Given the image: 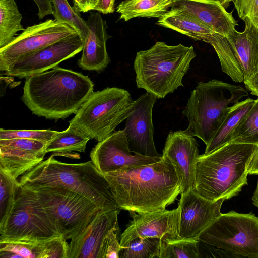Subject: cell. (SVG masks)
Instances as JSON below:
<instances>
[{
	"instance_id": "obj_18",
	"label": "cell",
	"mask_w": 258,
	"mask_h": 258,
	"mask_svg": "<svg viewBox=\"0 0 258 258\" xmlns=\"http://www.w3.org/2000/svg\"><path fill=\"white\" fill-rule=\"evenodd\" d=\"M120 209H99L91 222L68 244V258H103V245L107 234L118 225Z\"/></svg>"
},
{
	"instance_id": "obj_29",
	"label": "cell",
	"mask_w": 258,
	"mask_h": 258,
	"mask_svg": "<svg viewBox=\"0 0 258 258\" xmlns=\"http://www.w3.org/2000/svg\"><path fill=\"white\" fill-rule=\"evenodd\" d=\"M53 9L54 19L66 23L74 28L80 36L82 43L89 33L86 20L69 3L68 0H50Z\"/></svg>"
},
{
	"instance_id": "obj_21",
	"label": "cell",
	"mask_w": 258,
	"mask_h": 258,
	"mask_svg": "<svg viewBox=\"0 0 258 258\" xmlns=\"http://www.w3.org/2000/svg\"><path fill=\"white\" fill-rule=\"evenodd\" d=\"M171 8L194 17L226 37L238 25L232 12L219 0H173Z\"/></svg>"
},
{
	"instance_id": "obj_44",
	"label": "cell",
	"mask_w": 258,
	"mask_h": 258,
	"mask_svg": "<svg viewBox=\"0 0 258 258\" xmlns=\"http://www.w3.org/2000/svg\"><path fill=\"white\" fill-rule=\"evenodd\" d=\"M252 201L253 204L256 207H258V181L255 191L253 192Z\"/></svg>"
},
{
	"instance_id": "obj_40",
	"label": "cell",
	"mask_w": 258,
	"mask_h": 258,
	"mask_svg": "<svg viewBox=\"0 0 258 258\" xmlns=\"http://www.w3.org/2000/svg\"><path fill=\"white\" fill-rule=\"evenodd\" d=\"M115 0H97V4L93 10L100 13L107 14L114 11Z\"/></svg>"
},
{
	"instance_id": "obj_36",
	"label": "cell",
	"mask_w": 258,
	"mask_h": 258,
	"mask_svg": "<svg viewBox=\"0 0 258 258\" xmlns=\"http://www.w3.org/2000/svg\"><path fill=\"white\" fill-rule=\"evenodd\" d=\"M239 18L258 29V0H232Z\"/></svg>"
},
{
	"instance_id": "obj_22",
	"label": "cell",
	"mask_w": 258,
	"mask_h": 258,
	"mask_svg": "<svg viewBox=\"0 0 258 258\" xmlns=\"http://www.w3.org/2000/svg\"><path fill=\"white\" fill-rule=\"evenodd\" d=\"M240 64L244 80L258 68V29L249 22H245L242 32L236 29L226 37Z\"/></svg>"
},
{
	"instance_id": "obj_28",
	"label": "cell",
	"mask_w": 258,
	"mask_h": 258,
	"mask_svg": "<svg viewBox=\"0 0 258 258\" xmlns=\"http://www.w3.org/2000/svg\"><path fill=\"white\" fill-rule=\"evenodd\" d=\"M230 142L258 144V99L232 131Z\"/></svg>"
},
{
	"instance_id": "obj_33",
	"label": "cell",
	"mask_w": 258,
	"mask_h": 258,
	"mask_svg": "<svg viewBox=\"0 0 258 258\" xmlns=\"http://www.w3.org/2000/svg\"><path fill=\"white\" fill-rule=\"evenodd\" d=\"M40 242H0V257L39 258Z\"/></svg>"
},
{
	"instance_id": "obj_2",
	"label": "cell",
	"mask_w": 258,
	"mask_h": 258,
	"mask_svg": "<svg viewBox=\"0 0 258 258\" xmlns=\"http://www.w3.org/2000/svg\"><path fill=\"white\" fill-rule=\"evenodd\" d=\"M88 76L58 66L27 77L22 100L32 112L49 119L75 114L93 92Z\"/></svg>"
},
{
	"instance_id": "obj_19",
	"label": "cell",
	"mask_w": 258,
	"mask_h": 258,
	"mask_svg": "<svg viewBox=\"0 0 258 258\" xmlns=\"http://www.w3.org/2000/svg\"><path fill=\"white\" fill-rule=\"evenodd\" d=\"M46 143L22 138L0 140V169L17 179L43 161Z\"/></svg>"
},
{
	"instance_id": "obj_11",
	"label": "cell",
	"mask_w": 258,
	"mask_h": 258,
	"mask_svg": "<svg viewBox=\"0 0 258 258\" xmlns=\"http://www.w3.org/2000/svg\"><path fill=\"white\" fill-rule=\"evenodd\" d=\"M77 33L71 26L55 19L28 26L11 43L0 48V70L5 72L18 58Z\"/></svg>"
},
{
	"instance_id": "obj_20",
	"label": "cell",
	"mask_w": 258,
	"mask_h": 258,
	"mask_svg": "<svg viewBox=\"0 0 258 258\" xmlns=\"http://www.w3.org/2000/svg\"><path fill=\"white\" fill-rule=\"evenodd\" d=\"M86 21L89 33L82 43V55L78 63L83 70L101 72L110 62L106 49V42L110 37L106 22L99 12H90Z\"/></svg>"
},
{
	"instance_id": "obj_39",
	"label": "cell",
	"mask_w": 258,
	"mask_h": 258,
	"mask_svg": "<svg viewBox=\"0 0 258 258\" xmlns=\"http://www.w3.org/2000/svg\"><path fill=\"white\" fill-rule=\"evenodd\" d=\"M36 4L38 12V16L40 20L48 15H53V9L50 0H33Z\"/></svg>"
},
{
	"instance_id": "obj_5",
	"label": "cell",
	"mask_w": 258,
	"mask_h": 258,
	"mask_svg": "<svg viewBox=\"0 0 258 258\" xmlns=\"http://www.w3.org/2000/svg\"><path fill=\"white\" fill-rule=\"evenodd\" d=\"M196 56L192 46L169 45L157 41L150 48L138 51L134 62L138 88L163 98L179 87Z\"/></svg>"
},
{
	"instance_id": "obj_7",
	"label": "cell",
	"mask_w": 258,
	"mask_h": 258,
	"mask_svg": "<svg viewBox=\"0 0 258 258\" xmlns=\"http://www.w3.org/2000/svg\"><path fill=\"white\" fill-rule=\"evenodd\" d=\"M134 105L131 95L123 89L108 87L93 92L70 121L69 126L100 142L126 119Z\"/></svg>"
},
{
	"instance_id": "obj_15",
	"label": "cell",
	"mask_w": 258,
	"mask_h": 258,
	"mask_svg": "<svg viewBox=\"0 0 258 258\" xmlns=\"http://www.w3.org/2000/svg\"><path fill=\"white\" fill-rule=\"evenodd\" d=\"M133 220L121 234L120 244L126 246L138 237H156L163 240L180 239L179 236V209L163 210L151 212L129 211Z\"/></svg>"
},
{
	"instance_id": "obj_9",
	"label": "cell",
	"mask_w": 258,
	"mask_h": 258,
	"mask_svg": "<svg viewBox=\"0 0 258 258\" xmlns=\"http://www.w3.org/2000/svg\"><path fill=\"white\" fill-rule=\"evenodd\" d=\"M197 240L220 248L234 257L258 258V217L234 211L221 213Z\"/></svg>"
},
{
	"instance_id": "obj_31",
	"label": "cell",
	"mask_w": 258,
	"mask_h": 258,
	"mask_svg": "<svg viewBox=\"0 0 258 258\" xmlns=\"http://www.w3.org/2000/svg\"><path fill=\"white\" fill-rule=\"evenodd\" d=\"M20 185L17 179L0 169V226L3 224L11 210Z\"/></svg>"
},
{
	"instance_id": "obj_41",
	"label": "cell",
	"mask_w": 258,
	"mask_h": 258,
	"mask_svg": "<svg viewBox=\"0 0 258 258\" xmlns=\"http://www.w3.org/2000/svg\"><path fill=\"white\" fill-rule=\"evenodd\" d=\"M245 86L252 95L258 97V68L247 79L244 80Z\"/></svg>"
},
{
	"instance_id": "obj_3",
	"label": "cell",
	"mask_w": 258,
	"mask_h": 258,
	"mask_svg": "<svg viewBox=\"0 0 258 258\" xmlns=\"http://www.w3.org/2000/svg\"><path fill=\"white\" fill-rule=\"evenodd\" d=\"M257 145L229 142L199 156L195 190L211 201L236 196L247 184V168Z\"/></svg>"
},
{
	"instance_id": "obj_35",
	"label": "cell",
	"mask_w": 258,
	"mask_h": 258,
	"mask_svg": "<svg viewBox=\"0 0 258 258\" xmlns=\"http://www.w3.org/2000/svg\"><path fill=\"white\" fill-rule=\"evenodd\" d=\"M68 244L62 236L43 241L40 258H68Z\"/></svg>"
},
{
	"instance_id": "obj_43",
	"label": "cell",
	"mask_w": 258,
	"mask_h": 258,
	"mask_svg": "<svg viewBox=\"0 0 258 258\" xmlns=\"http://www.w3.org/2000/svg\"><path fill=\"white\" fill-rule=\"evenodd\" d=\"M97 4V0H81L80 12L86 13L93 10Z\"/></svg>"
},
{
	"instance_id": "obj_27",
	"label": "cell",
	"mask_w": 258,
	"mask_h": 258,
	"mask_svg": "<svg viewBox=\"0 0 258 258\" xmlns=\"http://www.w3.org/2000/svg\"><path fill=\"white\" fill-rule=\"evenodd\" d=\"M22 19L15 0H0V48L11 43L17 32L25 29Z\"/></svg>"
},
{
	"instance_id": "obj_6",
	"label": "cell",
	"mask_w": 258,
	"mask_h": 258,
	"mask_svg": "<svg viewBox=\"0 0 258 258\" xmlns=\"http://www.w3.org/2000/svg\"><path fill=\"white\" fill-rule=\"evenodd\" d=\"M248 95L240 85L212 79L199 82L191 92L183 114L189 124L185 130L207 146L215 136L231 106Z\"/></svg>"
},
{
	"instance_id": "obj_37",
	"label": "cell",
	"mask_w": 258,
	"mask_h": 258,
	"mask_svg": "<svg viewBox=\"0 0 258 258\" xmlns=\"http://www.w3.org/2000/svg\"><path fill=\"white\" fill-rule=\"evenodd\" d=\"M118 225L109 231L106 236L103 245V258H119L121 249L117 235Z\"/></svg>"
},
{
	"instance_id": "obj_25",
	"label": "cell",
	"mask_w": 258,
	"mask_h": 258,
	"mask_svg": "<svg viewBox=\"0 0 258 258\" xmlns=\"http://www.w3.org/2000/svg\"><path fill=\"white\" fill-rule=\"evenodd\" d=\"M173 0H124L117 7L119 20L128 21L137 17L160 18L171 7Z\"/></svg>"
},
{
	"instance_id": "obj_17",
	"label": "cell",
	"mask_w": 258,
	"mask_h": 258,
	"mask_svg": "<svg viewBox=\"0 0 258 258\" xmlns=\"http://www.w3.org/2000/svg\"><path fill=\"white\" fill-rule=\"evenodd\" d=\"M224 200L209 201L194 190L181 194L177 207L180 239L197 240L202 232L221 214Z\"/></svg>"
},
{
	"instance_id": "obj_23",
	"label": "cell",
	"mask_w": 258,
	"mask_h": 258,
	"mask_svg": "<svg viewBox=\"0 0 258 258\" xmlns=\"http://www.w3.org/2000/svg\"><path fill=\"white\" fill-rule=\"evenodd\" d=\"M156 24L209 44L216 33L211 27L198 19L174 9H171L159 18Z\"/></svg>"
},
{
	"instance_id": "obj_30",
	"label": "cell",
	"mask_w": 258,
	"mask_h": 258,
	"mask_svg": "<svg viewBox=\"0 0 258 258\" xmlns=\"http://www.w3.org/2000/svg\"><path fill=\"white\" fill-rule=\"evenodd\" d=\"M163 240L156 237H138L121 248L119 258H159Z\"/></svg>"
},
{
	"instance_id": "obj_34",
	"label": "cell",
	"mask_w": 258,
	"mask_h": 258,
	"mask_svg": "<svg viewBox=\"0 0 258 258\" xmlns=\"http://www.w3.org/2000/svg\"><path fill=\"white\" fill-rule=\"evenodd\" d=\"M59 132L48 130L0 129V140L22 138L37 140L47 143Z\"/></svg>"
},
{
	"instance_id": "obj_10",
	"label": "cell",
	"mask_w": 258,
	"mask_h": 258,
	"mask_svg": "<svg viewBox=\"0 0 258 258\" xmlns=\"http://www.w3.org/2000/svg\"><path fill=\"white\" fill-rule=\"evenodd\" d=\"M28 189L38 196L54 220L58 232L66 240L81 233L100 209L88 198L66 188L40 187Z\"/></svg>"
},
{
	"instance_id": "obj_42",
	"label": "cell",
	"mask_w": 258,
	"mask_h": 258,
	"mask_svg": "<svg viewBox=\"0 0 258 258\" xmlns=\"http://www.w3.org/2000/svg\"><path fill=\"white\" fill-rule=\"evenodd\" d=\"M247 172L250 175H258V144L251 156Z\"/></svg>"
},
{
	"instance_id": "obj_38",
	"label": "cell",
	"mask_w": 258,
	"mask_h": 258,
	"mask_svg": "<svg viewBox=\"0 0 258 258\" xmlns=\"http://www.w3.org/2000/svg\"><path fill=\"white\" fill-rule=\"evenodd\" d=\"M198 258L204 257H234L223 250L198 240Z\"/></svg>"
},
{
	"instance_id": "obj_26",
	"label": "cell",
	"mask_w": 258,
	"mask_h": 258,
	"mask_svg": "<svg viewBox=\"0 0 258 258\" xmlns=\"http://www.w3.org/2000/svg\"><path fill=\"white\" fill-rule=\"evenodd\" d=\"M90 137L77 129L69 126L64 131L59 132L48 141L46 145L45 151L51 152L54 156L62 155L76 158L72 152H85L86 145Z\"/></svg>"
},
{
	"instance_id": "obj_45",
	"label": "cell",
	"mask_w": 258,
	"mask_h": 258,
	"mask_svg": "<svg viewBox=\"0 0 258 258\" xmlns=\"http://www.w3.org/2000/svg\"><path fill=\"white\" fill-rule=\"evenodd\" d=\"M74 2L73 8L77 12H80L81 0H73Z\"/></svg>"
},
{
	"instance_id": "obj_1",
	"label": "cell",
	"mask_w": 258,
	"mask_h": 258,
	"mask_svg": "<svg viewBox=\"0 0 258 258\" xmlns=\"http://www.w3.org/2000/svg\"><path fill=\"white\" fill-rule=\"evenodd\" d=\"M120 209L136 213L166 209L181 194L176 171L162 156L157 162L104 175Z\"/></svg>"
},
{
	"instance_id": "obj_4",
	"label": "cell",
	"mask_w": 258,
	"mask_h": 258,
	"mask_svg": "<svg viewBox=\"0 0 258 258\" xmlns=\"http://www.w3.org/2000/svg\"><path fill=\"white\" fill-rule=\"evenodd\" d=\"M19 181L22 186L28 188H66L88 198L100 209H120L107 180L91 160L66 163L56 160L51 155L22 175Z\"/></svg>"
},
{
	"instance_id": "obj_47",
	"label": "cell",
	"mask_w": 258,
	"mask_h": 258,
	"mask_svg": "<svg viewBox=\"0 0 258 258\" xmlns=\"http://www.w3.org/2000/svg\"><path fill=\"white\" fill-rule=\"evenodd\" d=\"M219 1H220V0H219Z\"/></svg>"
},
{
	"instance_id": "obj_8",
	"label": "cell",
	"mask_w": 258,
	"mask_h": 258,
	"mask_svg": "<svg viewBox=\"0 0 258 258\" xmlns=\"http://www.w3.org/2000/svg\"><path fill=\"white\" fill-rule=\"evenodd\" d=\"M59 236L54 220L38 196L20 185L6 219L0 226V242H39Z\"/></svg>"
},
{
	"instance_id": "obj_14",
	"label": "cell",
	"mask_w": 258,
	"mask_h": 258,
	"mask_svg": "<svg viewBox=\"0 0 258 258\" xmlns=\"http://www.w3.org/2000/svg\"><path fill=\"white\" fill-rule=\"evenodd\" d=\"M157 97L146 92L134 101L133 111L126 118L123 129L130 151L135 154L151 157H161L154 141L152 110Z\"/></svg>"
},
{
	"instance_id": "obj_16",
	"label": "cell",
	"mask_w": 258,
	"mask_h": 258,
	"mask_svg": "<svg viewBox=\"0 0 258 258\" xmlns=\"http://www.w3.org/2000/svg\"><path fill=\"white\" fill-rule=\"evenodd\" d=\"M198 147L194 136L185 130L171 131L167 137L162 156L167 157L176 171L180 195L195 189Z\"/></svg>"
},
{
	"instance_id": "obj_13",
	"label": "cell",
	"mask_w": 258,
	"mask_h": 258,
	"mask_svg": "<svg viewBox=\"0 0 258 258\" xmlns=\"http://www.w3.org/2000/svg\"><path fill=\"white\" fill-rule=\"evenodd\" d=\"M133 153L122 130L114 132L98 142L92 149L90 156L97 169L103 175L125 168L152 164L162 159V156L151 157Z\"/></svg>"
},
{
	"instance_id": "obj_32",
	"label": "cell",
	"mask_w": 258,
	"mask_h": 258,
	"mask_svg": "<svg viewBox=\"0 0 258 258\" xmlns=\"http://www.w3.org/2000/svg\"><path fill=\"white\" fill-rule=\"evenodd\" d=\"M198 240H163L159 258H198Z\"/></svg>"
},
{
	"instance_id": "obj_24",
	"label": "cell",
	"mask_w": 258,
	"mask_h": 258,
	"mask_svg": "<svg viewBox=\"0 0 258 258\" xmlns=\"http://www.w3.org/2000/svg\"><path fill=\"white\" fill-rule=\"evenodd\" d=\"M254 101L248 98L231 106L215 136L206 146L204 154L210 153L230 142L232 131L252 107Z\"/></svg>"
},
{
	"instance_id": "obj_12",
	"label": "cell",
	"mask_w": 258,
	"mask_h": 258,
	"mask_svg": "<svg viewBox=\"0 0 258 258\" xmlns=\"http://www.w3.org/2000/svg\"><path fill=\"white\" fill-rule=\"evenodd\" d=\"M82 42L78 34L72 35L18 58L8 67L5 74L26 78L57 67L59 63L82 51Z\"/></svg>"
},
{
	"instance_id": "obj_46",
	"label": "cell",
	"mask_w": 258,
	"mask_h": 258,
	"mask_svg": "<svg viewBox=\"0 0 258 258\" xmlns=\"http://www.w3.org/2000/svg\"><path fill=\"white\" fill-rule=\"evenodd\" d=\"M220 2L224 7L226 9L229 6L230 3L232 2V0H220Z\"/></svg>"
}]
</instances>
